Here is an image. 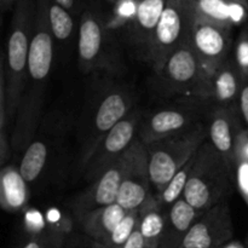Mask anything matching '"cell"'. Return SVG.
<instances>
[{
  "instance_id": "18",
  "label": "cell",
  "mask_w": 248,
  "mask_h": 248,
  "mask_svg": "<svg viewBox=\"0 0 248 248\" xmlns=\"http://www.w3.org/2000/svg\"><path fill=\"white\" fill-rule=\"evenodd\" d=\"M191 14L224 27L239 26L248 18V7L232 0H189Z\"/></svg>"
},
{
  "instance_id": "30",
  "label": "cell",
  "mask_w": 248,
  "mask_h": 248,
  "mask_svg": "<svg viewBox=\"0 0 248 248\" xmlns=\"http://www.w3.org/2000/svg\"><path fill=\"white\" fill-rule=\"evenodd\" d=\"M237 104H239L240 113H241L245 126L248 128V82L245 84L244 87H242V91L241 93H240Z\"/></svg>"
},
{
  "instance_id": "13",
  "label": "cell",
  "mask_w": 248,
  "mask_h": 248,
  "mask_svg": "<svg viewBox=\"0 0 248 248\" xmlns=\"http://www.w3.org/2000/svg\"><path fill=\"white\" fill-rule=\"evenodd\" d=\"M193 110L186 108H165L143 115L138 127L137 138L143 145L171 137L198 124Z\"/></svg>"
},
{
  "instance_id": "27",
  "label": "cell",
  "mask_w": 248,
  "mask_h": 248,
  "mask_svg": "<svg viewBox=\"0 0 248 248\" xmlns=\"http://www.w3.org/2000/svg\"><path fill=\"white\" fill-rule=\"evenodd\" d=\"M232 62L245 84L248 82V27H244L232 47Z\"/></svg>"
},
{
  "instance_id": "25",
  "label": "cell",
  "mask_w": 248,
  "mask_h": 248,
  "mask_svg": "<svg viewBox=\"0 0 248 248\" xmlns=\"http://www.w3.org/2000/svg\"><path fill=\"white\" fill-rule=\"evenodd\" d=\"M140 219V210L128 212L120 224L115 228V230L103 242L96 245L94 248H123L133 232L138 228Z\"/></svg>"
},
{
  "instance_id": "8",
  "label": "cell",
  "mask_w": 248,
  "mask_h": 248,
  "mask_svg": "<svg viewBox=\"0 0 248 248\" xmlns=\"http://www.w3.org/2000/svg\"><path fill=\"white\" fill-rule=\"evenodd\" d=\"M155 195L150 181L145 147L136 140L126 153V165L116 203L127 212L140 211Z\"/></svg>"
},
{
  "instance_id": "11",
  "label": "cell",
  "mask_w": 248,
  "mask_h": 248,
  "mask_svg": "<svg viewBox=\"0 0 248 248\" xmlns=\"http://www.w3.org/2000/svg\"><path fill=\"white\" fill-rule=\"evenodd\" d=\"M232 213L225 202L198 218L178 248H222L232 240Z\"/></svg>"
},
{
  "instance_id": "19",
  "label": "cell",
  "mask_w": 248,
  "mask_h": 248,
  "mask_svg": "<svg viewBox=\"0 0 248 248\" xmlns=\"http://www.w3.org/2000/svg\"><path fill=\"white\" fill-rule=\"evenodd\" d=\"M201 215L202 213L195 210L186 199H179L167 213L164 236L159 248H178Z\"/></svg>"
},
{
  "instance_id": "37",
  "label": "cell",
  "mask_w": 248,
  "mask_h": 248,
  "mask_svg": "<svg viewBox=\"0 0 248 248\" xmlns=\"http://www.w3.org/2000/svg\"><path fill=\"white\" fill-rule=\"evenodd\" d=\"M46 248H61V245H58L57 242H56V244L51 245V246H47Z\"/></svg>"
},
{
  "instance_id": "2",
  "label": "cell",
  "mask_w": 248,
  "mask_h": 248,
  "mask_svg": "<svg viewBox=\"0 0 248 248\" xmlns=\"http://www.w3.org/2000/svg\"><path fill=\"white\" fill-rule=\"evenodd\" d=\"M35 12L36 0H17L6 41V51L2 53L0 62V77L5 81L7 115L12 130L26 86Z\"/></svg>"
},
{
  "instance_id": "3",
  "label": "cell",
  "mask_w": 248,
  "mask_h": 248,
  "mask_svg": "<svg viewBox=\"0 0 248 248\" xmlns=\"http://www.w3.org/2000/svg\"><path fill=\"white\" fill-rule=\"evenodd\" d=\"M234 183L232 171L207 140L194 156L183 198L199 212L205 213L223 202Z\"/></svg>"
},
{
  "instance_id": "34",
  "label": "cell",
  "mask_w": 248,
  "mask_h": 248,
  "mask_svg": "<svg viewBox=\"0 0 248 248\" xmlns=\"http://www.w3.org/2000/svg\"><path fill=\"white\" fill-rule=\"evenodd\" d=\"M53 1L57 2L62 7H64L68 11H72L75 6V0H53Z\"/></svg>"
},
{
  "instance_id": "24",
  "label": "cell",
  "mask_w": 248,
  "mask_h": 248,
  "mask_svg": "<svg viewBox=\"0 0 248 248\" xmlns=\"http://www.w3.org/2000/svg\"><path fill=\"white\" fill-rule=\"evenodd\" d=\"M193 159H191L183 169L179 170L176 173V176L167 183V186H165L164 190H162L159 195H156L157 202L161 206V208L164 210L165 213H169L170 208H171L179 199L183 198L186 184H188L191 166H193Z\"/></svg>"
},
{
  "instance_id": "29",
  "label": "cell",
  "mask_w": 248,
  "mask_h": 248,
  "mask_svg": "<svg viewBox=\"0 0 248 248\" xmlns=\"http://www.w3.org/2000/svg\"><path fill=\"white\" fill-rule=\"evenodd\" d=\"M236 157H244L248 160V128L245 127L239 136L236 143V150H235V159Z\"/></svg>"
},
{
  "instance_id": "38",
  "label": "cell",
  "mask_w": 248,
  "mask_h": 248,
  "mask_svg": "<svg viewBox=\"0 0 248 248\" xmlns=\"http://www.w3.org/2000/svg\"><path fill=\"white\" fill-rule=\"evenodd\" d=\"M108 1L110 2V4H114V5H115L116 2H119V1H120V0H108Z\"/></svg>"
},
{
  "instance_id": "26",
  "label": "cell",
  "mask_w": 248,
  "mask_h": 248,
  "mask_svg": "<svg viewBox=\"0 0 248 248\" xmlns=\"http://www.w3.org/2000/svg\"><path fill=\"white\" fill-rule=\"evenodd\" d=\"M48 21L53 38L57 40H65L69 38L74 28V21L68 10L58 5L53 0H47Z\"/></svg>"
},
{
  "instance_id": "28",
  "label": "cell",
  "mask_w": 248,
  "mask_h": 248,
  "mask_svg": "<svg viewBox=\"0 0 248 248\" xmlns=\"http://www.w3.org/2000/svg\"><path fill=\"white\" fill-rule=\"evenodd\" d=\"M234 178L240 194L248 206V160L244 157L235 159Z\"/></svg>"
},
{
  "instance_id": "20",
  "label": "cell",
  "mask_w": 248,
  "mask_h": 248,
  "mask_svg": "<svg viewBox=\"0 0 248 248\" xmlns=\"http://www.w3.org/2000/svg\"><path fill=\"white\" fill-rule=\"evenodd\" d=\"M29 184L19 170L6 165L0 171V205L9 213L23 210L29 201Z\"/></svg>"
},
{
  "instance_id": "5",
  "label": "cell",
  "mask_w": 248,
  "mask_h": 248,
  "mask_svg": "<svg viewBox=\"0 0 248 248\" xmlns=\"http://www.w3.org/2000/svg\"><path fill=\"white\" fill-rule=\"evenodd\" d=\"M132 96L119 87H111L98 96L89 116V125L85 127L80 159L81 169H86L102 140L132 111Z\"/></svg>"
},
{
  "instance_id": "36",
  "label": "cell",
  "mask_w": 248,
  "mask_h": 248,
  "mask_svg": "<svg viewBox=\"0 0 248 248\" xmlns=\"http://www.w3.org/2000/svg\"><path fill=\"white\" fill-rule=\"evenodd\" d=\"M232 1H235V2H237V4H241V5H244V6L248 7L247 0H232Z\"/></svg>"
},
{
  "instance_id": "21",
  "label": "cell",
  "mask_w": 248,
  "mask_h": 248,
  "mask_svg": "<svg viewBox=\"0 0 248 248\" xmlns=\"http://www.w3.org/2000/svg\"><path fill=\"white\" fill-rule=\"evenodd\" d=\"M127 213V211L119 203L96 208L82 216V228L96 246L103 242L115 230Z\"/></svg>"
},
{
  "instance_id": "9",
  "label": "cell",
  "mask_w": 248,
  "mask_h": 248,
  "mask_svg": "<svg viewBox=\"0 0 248 248\" xmlns=\"http://www.w3.org/2000/svg\"><path fill=\"white\" fill-rule=\"evenodd\" d=\"M157 75L171 91L194 98H199L208 78L188 40L169 56Z\"/></svg>"
},
{
  "instance_id": "32",
  "label": "cell",
  "mask_w": 248,
  "mask_h": 248,
  "mask_svg": "<svg viewBox=\"0 0 248 248\" xmlns=\"http://www.w3.org/2000/svg\"><path fill=\"white\" fill-rule=\"evenodd\" d=\"M47 245H46L45 239L43 236H38V237H34L31 239V241L27 242L22 248H46Z\"/></svg>"
},
{
  "instance_id": "4",
  "label": "cell",
  "mask_w": 248,
  "mask_h": 248,
  "mask_svg": "<svg viewBox=\"0 0 248 248\" xmlns=\"http://www.w3.org/2000/svg\"><path fill=\"white\" fill-rule=\"evenodd\" d=\"M208 140V128L198 123L181 133L144 145L155 196L183 169Z\"/></svg>"
},
{
  "instance_id": "1",
  "label": "cell",
  "mask_w": 248,
  "mask_h": 248,
  "mask_svg": "<svg viewBox=\"0 0 248 248\" xmlns=\"http://www.w3.org/2000/svg\"><path fill=\"white\" fill-rule=\"evenodd\" d=\"M53 39L48 21L47 0H36L26 86L11 132V148L15 153L24 152L35 137L52 68Z\"/></svg>"
},
{
  "instance_id": "23",
  "label": "cell",
  "mask_w": 248,
  "mask_h": 248,
  "mask_svg": "<svg viewBox=\"0 0 248 248\" xmlns=\"http://www.w3.org/2000/svg\"><path fill=\"white\" fill-rule=\"evenodd\" d=\"M50 157V145L43 138H35L24 149L19 161L18 170L27 183L31 184L38 181L43 174Z\"/></svg>"
},
{
  "instance_id": "6",
  "label": "cell",
  "mask_w": 248,
  "mask_h": 248,
  "mask_svg": "<svg viewBox=\"0 0 248 248\" xmlns=\"http://www.w3.org/2000/svg\"><path fill=\"white\" fill-rule=\"evenodd\" d=\"M190 21L189 0H167L145 55L157 74L161 72L169 56L188 40Z\"/></svg>"
},
{
  "instance_id": "31",
  "label": "cell",
  "mask_w": 248,
  "mask_h": 248,
  "mask_svg": "<svg viewBox=\"0 0 248 248\" xmlns=\"http://www.w3.org/2000/svg\"><path fill=\"white\" fill-rule=\"evenodd\" d=\"M123 248H147V244H145L144 239H143L138 228L133 232V234L131 235L130 239L124 245Z\"/></svg>"
},
{
  "instance_id": "35",
  "label": "cell",
  "mask_w": 248,
  "mask_h": 248,
  "mask_svg": "<svg viewBox=\"0 0 248 248\" xmlns=\"http://www.w3.org/2000/svg\"><path fill=\"white\" fill-rule=\"evenodd\" d=\"M222 248H245V247L242 246L241 244H239V242L230 241L229 244H227V245H225V246H223Z\"/></svg>"
},
{
  "instance_id": "14",
  "label": "cell",
  "mask_w": 248,
  "mask_h": 248,
  "mask_svg": "<svg viewBox=\"0 0 248 248\" xmlns=\"http://www.w3.org/2000/svg\"><path fill=\"white\" fill-rule=\"evenodd\" d=\"M125 165L126 154L109 166L101 176L92 181L91 186L78 198L74 205L80 217L96 208L116 203Z\"/></svg>"
},
{
  "instance_id": "17",
  "label": "cell",
  "mask_w": 248,
  "mask_h": 248,
  "mask_svg": "<svg viewBox=\"0 0 248 248\" xmlns=\"http://www.w3.org/2000/svg\"><path fill=\"white\" fill-rule=\"evenodd\" d=\"M166 2L167 0H137L136 12L127 27L133 43L142 48L144 55L149 50Z\"/></svg>"
},
{
  "instance_id": "39",
  "label": "cell",
  "mask_w": 248,
  "mask_h": 248,
  "mask_svg": "<svg viewBox=\"0 0 248 248\" xmlns=\"http://www.w3.org/2000/svg\"><path fill=\"white\" fill-rule=\"evenodd\" d=\"M247 1H248V0H247Z\"/></svg>"
},
{
  "instance_id": "10",
  "label": "cell",
  "mask_w": 248,
  "mask_h": 248,
  "mask_svg": "<svg viewBox=\"0 0 248 248\" xmlns=\"http://www.w3.org/2000/svg\"><path fill=\"white\" fill-rule=\"evenodd\" d=\"M142 118V111L132 110L102 140L85 169L87 179L94 181L127 153L137 140L138 127Z\"/></svg>"
},
{
  "instance_id": "12",
  "label": "cell",
  "mask_w": 248,
  "mask_h": 248,
  "mask_svg": "<svg viewBox=\"0 0 248 248\" xmlns=\"http://www.w3.org/2000/svg\"><path fill=\"white\" fill-rule=\"evenodd\" d=\"M246 127L239 104L219 107L213 110L208 124V140L234 173L235 150L241 131Z\"/></svg>"
},
{
  "instance_id": "22",
  "label": "cell",
  "mask_w": 248,
  "mask_h": 248,
  "mask_svg": "<svg viewBox=\"0 0 248 248\" xmlns=\"http://www.w3.org/2000/svg\"><path fill=\"white\" fill-rule=\"evenodd\" d=\"M167 213L164 212L157 202L156 196L153 195L148 202L140 208V219L138 224L140 234L144 239L147 248H159L164 236Z\"/></svg>"
},
{
  "instance_id": "15",
  "label": "cell",
  "mask_w": 248,
  "mask_h": 248,
  "mask_svg": "<svg viewBox=\"0 0 248 248\" xmlns=\"http://www.w3.org/2000/svg\"><path fill=\"white\" fill-rule=\"evenodd\" d=\"M245 82L240 77L232 57L207 78L198 99L212 102L219 107L232 106L239 102Z\"/></svg>"
},
{
  "instance_id": "16",
  "label": "cell",
  "mask_w": 248,
  "mask_h": 248,
  "mask_svg": "<svg viewBox=\"0 0 248 248\" xmlns=\"http://www.w3.org/2000/svg\"><path fill=\"white\" fill-rule=\"evenodd\" d=\"M106 26L98 16L91 11L82 14L79 27L78 53L80 67L85 73H90L97 68L106 43Z\"/></svg>"
},
{
  "instance_id": "7",
  "label": "cell",
  "mask_w": 248,
  "mask_h": 248,
  "mask_svg": "<svg viewBox=\"0 0 248 248\" xmlns=\"http://www.w3.org/2000/svg\"><path fill=\"white\" fill-rule=\"evenodd\" d=\"M232 27L203 21L191 14L188 43L195 51L206 75L211 77L232 56L234 47Z\"/></svg>"
},
{
  "instance_id": "33",
  "label": "cell",
  "mask_w": 248,
  "mask_h": 248,
  "mask_svg": "<svg viewBox=\"0 0 248 248\" xmlns=\"http://www.w3.org/2000/svg\"><path fill=\"white\" fill-rule=\"evenodd\" d=\"M17 0H0V6H1L2 14H5L6 11L11 10L12 7L16 5Z\"/></svg>"
}]
</instances>
